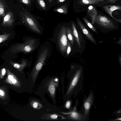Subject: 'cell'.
Instances as JSON below:
<instances>
[{
  "label": "cell",
  "mask_w": 121,
  "mask_h": 121,
  "mask_svg": "<svg viewBox=\"0 0 121 121\" xmlns=\"http://www.w3.org/2000/svg\"><path fill=\"white\" fill-rule=\"evenodd\" d=\"M92 95H90L85 102L84 106L86 114H87L88 113L90 109L92 104Z\"/></svg>",
  "instance_id": "7c38bea8"
},
{
  "label": "cell",
  "mask_w": 121,
  "mask_h": 121,
  "mask_svg": "<svg viewBox=\"0 0 121 121\" xmlns=\"http://www.w3.org/2000/svg\"><path fill=\"white\" fill-rule=\"evenodd\" d=\"M51 117L53 119H56L57 117V115L55 114H53L51 115Z\"/></svg>",
  "instance_id": "f546056e"
},
{
  "label": "cell",
  "mask_w": 121,
  "mask_h": 121,
  "mask_svg": "<svg viewBox=\"0 0 121 121\" xmlns=\"http://www.w3.org/2000/svg\"><path fill=\"white\" fill-rule=\"evenodd\" d=\"M57 43L60 50L62 54L66 52L68 43L67 28L62 26L58 34Z\"/></svg>",
  "instance_id": "7a4b0ae2"
},
{
  "label": "cell",
  "mask_w": 121,
  "mask_h": 121,
  "mask_svg": "<svg viewBox=\"0 0 121 121\" xmlns=\"http://www.w3.org/2000/svg\"><path fill=\"white\" fill-rule=\"evenodd\" d=\"M35 39H30L26 40L22 43L16 45L11 48V51L13 53L17 52L25 53L32 52L36 47V42Z\"/></svg>",
  "instance_id": "6da1fadb"
},
{
  "label": "cell",
  "mask_w": 121,
  "mask_h": 121,
  "mask_svg": "<svg viewBox=\"0 0 121 121\" xmlns=\"http://www.w3.org/2000/svg\"><path fill=\"white\" fill-rule=\"evenodd\" d=\"M23 2L25 4H28L29 3L28 0H22Z\"/></svg>",
  "instance_id": "d6a6232c"
},
{
  "label": "cell",
  "mask_w": 121,
  "mask_h": 121,
  "mask_svg": "<svg viewBox=\"0 0 121 121\" xmlns=\"http://www.w3.org/2000/svg\"><path fill=\"white\" fill-rule=\"evenodd\" d=\"M95 23L106 30V31H112L116 29L113 21L104 16L97 15Z\"/></svg>",
  "instance_id": "3957f363"
},
{
  "label": "cell",
  "mask_w": 121,
  "mask_h": 121,
  "mask_svg": "<svg viewBox=\"0 0 121 121\" xmlns=\"http://www.w3.org/2000/svg\"><path fill=\"white\" fill-rule=\"evenodd\" d=\"M80 2L82 4H98V1L93 0H80Z\"/></svg>",
  "instance_id": "e0dca14e"
},
{
  "label": "cell",
  "mask_w": 121,
  "mask_h": 121,
  "mask_svg": "<svg viewBox=\"0 0 121 121\" xmlns=\"http://www.w3.org/2000/svg\"><path fill=\"white\" fill-rule=\"evenodd\" d=\"M113 121H121V117L117 118L114 120Z\"/></svg>",
  "instance_id": "e575fe53"
},
{
  "label": "cell",
  "mask_w": 121,
  "mask_h": 121,
  "mask_svg": "<svg viewBox=\"0 0 121 121\" xmlns=\"http://www.w3.org/2000/svg\"><path fill=\"white\" fill-rule=\"evenodd\" d=\"M10 62L14 68L20 71H22L27 64L26 61L23 60H22V63L21 64L15 63L12 61H10Z\"/></svg>",
  "instance_id": "4fadbf2b"
},
{
  "label": "cell",
  "mask_w": 121,
  "mask_h": 121,
  "mask_svg": "<svg viewBox=\"0 0 121 121\" xmlns=\"http://www.w3.org/2000/svg\"><path fill=\"white\" fill-rule=\"evenodd\" d=\"M76 20L78 26L83 34L91 41L95 44H96V42L91 34L87 30L79 19L77 18Z\"/></svg>",
  "instance_id": "52a82bcc"
},
{
  "label": "cell",
  "mask_w": 121,
  "mask_h": 121,
  "mask_svg": "<svg viewBox=\"0 0 121 121\" xmlns=\"http://www.w3.org/2000/svg\"><path fill=\"white\" fill-rule=\"evenodd\" d=\"M38 104H39L37 102H34L33 104V107L35 108H37L38 106Z\"/></svg>",
  "instance_id": "83f0119b"
},
{
  "label": "cell",
  "mask_w": 121,
  "mask_h": 121,
  "mask_svg": "<svg viewBox=\"0 0 121 121\" xmlns=\"http://www.w3.org/2000/svg\"><path fill=\"white\" fill-rule=\"evenodd\" d=\"M0 95L1 96H3L5 95L4 92L2 90H0Z\"/></svg>",
  "instance_id": "1f68e13d"
},
{
  "label": "cell",
  "mask_w": 121,
  "mask_h": 121,
  "mask_svg": "<svg viewBox=\"0 0 121 121\" xmlns=\"http://www.w3.org/2000/svg\"><path fill=\"white\" fill-rule=\"evenodd\" d=\"M83 19L88 26L94 32H96L97 31L94 27L86 19L83 18Z\"/></svg>",
  "instance_id": "d6986e66"
},
{
  "label": "cell",
  "mask_w": 121,
  "mask_h": 121,
  "mask_svg": "<svg viewBox=\"0 0 121 121\" xmlns=\"http://www.w3.org/2000/svg\"><path fill=\"white\" fill-rule=\"evenodd\" d=\"M69 41L68 40L67 43V49L66 52V54L68 55L69 54L71 51V45Z\"/></svg>",
  "instance_id": "44dd1931"
},
{
  "label": "cell",
  "mask_w": 121,
  "mask_h": 121,
  "mask_svg": "<svg viewBox=\"0 0 121 121\" xmlns=\"http://www.w3.org/2000/svg\"><path fill=\"white\" fill-rule=\"evenodd\" d=\"M78 114L76 112H73L71 113L70 115L74 119H77L78 118Z\"/></svg>",
  "instance_id": "cb8c5ba5"
},
{
  "label": "cell",
  "mask_w": 121,
  "mask_h": 121,
  "mask_svg": "<svg viewBox=\"0 0 121 121\" xmlns=\"http://www.w3.org/2000/svg\"><path fill=\"white\" fill-rule=\"evenodd\" d=\"M38 1L40 6L43 9L46 8L45 4L43 0H37Z\"/></svg>",
  "instance_id": "603a6c76"
},
{
  "label": "cell",
  "mask_w": 121,
  "mask_h": 121,
  "mask_svg": "<svg viewBox=\"0 0 121 121\" xmlns=\"http://www.w3.org/2000/svg\"><path fill=\"white\" fill-rule=\"evenodd\" d=\"M117 0H108L102 2L99 4L98 6H100L103 5L107 3H115Z\"/></svg>",
  "instance_id": "7402d4cb"
},
{
  "label": "cell",
  "mask_w": 121,
  "mask_h": 121,
  "mask_svg": "<svg viewBox=\"0 0 121 121\" xmlns=\"http://www.w3.org/2000/svg\"><path fill=\"white\" fill-rule=\"evenodd\" d=\"M48 89L51 95L54 97L55 91V88L54 84L53 82H51L49 86Z\"/></svg>",
  "instance_id": "2e32d148"
},
{
  "label": "cell",
  "mask_w": 121,
  "mask_h": 121,
  "mask_svg": "<svg viewBox=\"0 0 121 121\" xmlns=\"http://www.w3.org/2000/svg\"><path fill=\"white\" fill-rule=\"evenodd\" d=\"M56 12L63 14H66L67 13V5L65 4L55 9Z\"/></svg>",
  "instance_id": "9a60e30c"
},
{
  "label": "cell",
  "mask_w": 121,
  "mask_h": 121,
  "mask_svg": "<svg viewBox=\"0 0 121 121\" xmlns=\"http://www.w3.org/2000/svg\"><path fill=\"white\" fill-rule=\"evenodd\" d=\"M4 6L0 1V16L4 15Z\"/></svg>",
  "instance_id": "ffe728a7"
},
{
  "label": "cell",
  "mask_w": 121,
  "mask_h": 121,
  "mask_svg": "<svg viewBox=\"0 0 121 121\" xmlns=\"http://www.w3.org/2000/svg\"><path fill=\"white\" fill-rule=\"evenodd\" d=\"M118 62L121 67V54H119L118 56Z\"/></svg>",
  "instance_id": "f1b7e54d"
},
{
  "label": "cell",
  "mask_w": 121,
  "mask_h": 121,
  "mask_svg": "<svg viewBox=\"0 0 121 121\" xmlns=\"http://www.w3.org/2000/svg\"><path fill=\"white\" fill-rule=\"evenodd\" d=\"M6 71L5 69L4 68L2 69L1 70V77H2L6 73Z\"/></svg>",
  "instance_id": "4316f807"
},
{
  "label": "cell",
  "mask_w": 121,
  "mask_h": 121,
  "mask_svg": "<svg viewBox=\"0 0 121 121\" xmlns=\"http://www.w3.org/2000/svg\"><path fill=\"white\" fill-rule=\"evenodd\" d=\"M95 1H104V0H93Z\"/></svg>",
  "instance_id": "8d00e7d4"
},
{
  "label": "cell",
  "mask_w": 121,
  "mask_h": 121,
  "mask_svg": "<svg viewBox=\"0 0 121 121\" xmlns=\"http://www.w3.org/2000/svg\"><path fill=\"white\" fill-rule=\"evenodd\" d=\"M115 43L120 45H121V37H120L119 39Z\"/></svg>",
  "instance_id": "4dcf8cb0"
},
{
  "label": "cell",
  "mask_w": 121,
  "mask_h": 121,
  "mask_svg": "<svg viewBox=\"0 0 121 121\" xmlns=\"http://www.w3.org/2000/svg\"><path fill=\"white\" fill-rule=\"evenodd\" d=\"M70 102L69 101H67L66 103L65 107L67 108H70Z\"/></svg>",
  "instance_id": "484cf974"
},
{
  "label": "cell",
  "mask_w": 121,
  "mask_h": 121,
  "mask_svg": "<svg viewBox=\"0 0 121 121\" xmlns=\"http://www.w3.org/2000/svg\"><path fill=\"white\" fill-rule=\"evenodd\" d=\"M67 36L69 41L73 46L74 44V38L72 30L69 27L67 28Z\"/></svg>",
  "instance_id": "5bb4252c"
},
{
  "label": "cell",
  "mask_w": 121,
  "mask_h": 121,
  "mask_svg": "<svg viewBox=\"0 0 121 121\" xmlns=\"http://www.w3.org/2000/svg\"><path fill=\"white\" fill-rule=\"evenodd\" d=\"M9 83L14 84H15L17 82L16 80L14 78L10 80H9Z\"/></svg>",
  "instance_id": "d4e9b609"
},
{
  "label": "cell",
  "mask_w": 121,
  "mask_h": 121,
  "mask_svg": "<svg viewBox=\"0 0 121 121\" xmlns=\"http://www.w3.org/2000/svg\"><path fill=\"white\" fill-rule=\"evenodd\" d=\"M81 72V69L80 68L77 72L69 85L67 92V95L71 93L75 87L77 86L76 85L78 83Z\"/></svg>",
  "instance_id": "8992f818"
},
{
  "label": "cell",
  "mask_w": 121,
  "mask_h": 121,
  "mask_svg": "<svg viewBox=\"0 0 121 121\" xmlns=\"http://www.w3.org/2000/svg\"><path fill=\"white\" fill-rule=\"evenodd\" d=\"M71 25L72 30L74 38L79 48H80L81 47V44L77 29L73 23H72Z\"/></svg>",
  "instance_id": "8fae6325"
},
{
  "label": "cell",
  "mask_w": 121,
  "mask_h": 121,
  "mask_svg": "<svg viewBox=\"0 0 121 121\" xmlns=\"http://www.w3.org/2000/svg\"><path fill=\"white\" fill-rule=\"evenodd\" d=\"M117 113L118 114H121V110H120L117 111Z\"/></svg>",
  "instance_id": "d590c367"
},
{
  "label": "cell",
  "mask_w": 121,
  "mask_h": 121,
  "mask_svg": "<svg viewBox=\"0 0 121 121\" xmlns=\"http://www.w3.org/2000/svg\"><path fill=\"white\" fill-rule=\"evenodd\" d=\"M87 12L91 19L92 24H94L97 13L96 9L94 6L90 5L88 8Z\"/></svg>",
  "instance_id": "9c48e42d"
},
{
  "label": "cell",
  "mask_w": 121,
  "mask_h": 121,
  "mask_svg": "<svg viewBox=\"0 0 121 121\" xmlns=\"http://www.w3.org/2000/svg\"><path fill=\"white\" fill-rule=\"evenodd\" d=\"M65 0H57V2L58 3L62 2L65 1Z\"/></svg>",
  "instance_id": "836d02e7"
},
{
  "label": "cell",
  "mask_w": 121,
  "mask_h": 121,
  "mask_svg": "<svg viewBox=\"0 0 121 121\" xmlns=\"http://www.w3.org/2000/svg\"><path fill=\"white\" fill-rule=\"evenodd\" d=\"M105 11L111 17L113 18L112 13V12L117 10H121V6L115 5H106L103 6Z\"/></svg>",
  "instance_id": "30bf717a"
},
{
  "label": "cell",
  "mask_w": 121,
  "mask_h": 121,
  "mask_svg": "<svg viewBox=\"0 0 121 121\" xmlns=\"http://www.w3.org/2000/svg\"><path fill=\"white\" fill-rule=\"evenodd\" d=\"M50 2H51L52 1V0H48Z\"/></svg>",
  "instance_id": "74e56055"
},
{
  "label": "cell",
  "mask_w": 121,
  "mask_h": 121,
  "mask_svg": "<svg viewBox=\"0 0 121 121\" xmlns=\"http://www.w3.org/2000/svg\"><path fill=\"white\" fill-rule=\"evenodd\" d=\"M23 20L31 29L38 33H40V30L38 24L32 17L26 15L23 18Z\"/></svg>",
  "instance_id": "5b68a950"
},
{
  "label": "cell",
  "mask_w": 121,
  "mask_h": 121,
  "mask_svg": "<svg viewBox=\"0 0 121 121\" xmlns=\"http://www.w3.org/2000/svg\"><path fill=\"white\" fill-rule=\"evenodd\" d=\"M14 18L12 13L9 12L4 18L2 26L5 27L10 26L13 25Z\"/></svg>",
  "instance_id": "ba28073f"
},
{
  "label": "cell",
  "mask_w": 121,
  "mask_h": 121,
  "mask_svg": "<svg viewBox=\"0 0 121 121\" xmlns=\"http://www.w3.org/2000/svg\"><path fill=\"white\" fill-rule=\"evenodd\" d=\"M48 54V51L47 49L43 50L40 53L33 70L34 77H36L39 72L42 69Z\"/></svg>",
  "instance_id": "277c9868"
},
{
  "label": "cell",
  "mask_w": 121,
  "mask_h": 121,
  "mask_svg": "<svg viewBox=\"0 0 121 121\" xmlns=\"http://www.w3.org/2000/svg\"><path fill=\"white\" fill-rule=\"evenodd\" d=\"M10 33L6 34L0 35V43H1L7 39L10 36Z\"/></svg>",
  "instance_id": "ac0fdd59"
}]
</instances>
